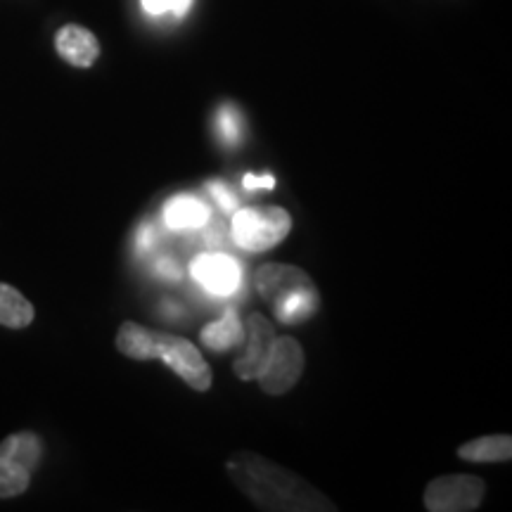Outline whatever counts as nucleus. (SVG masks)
<instances>
[{
	"label": "nucleus",
	"instance_id": "f257e3e1",
	"mask_svg": "<svg viewBox=\"0 0 512 512\" xmlns=\"http://www.w3.org/2000/svg\"><path fill=\"white\" fill-rule=\"evenodd\" d=\"M228 475L235 486L261 510L278 512H330L335 503L325 498L316 486L304 482L294 472L254 456V453H235L228 460Z\"/></svg>",
	"mask_w": 512,
	"mask_h": 512
},
{
	"label": "nucleus",
	"instance_id": "f03ea898",
	"mask_svg": "<svg viewBox=\"0 0 512 512\" xmlns=\"http://www.w3.org/2000/svg\"><path fill=\"white\" fill-rule=\"evenodd\" d=\"M117 349L136 361L159 358L197 392H207L211 387V368L202 358L200 349L188 339L169 335V332L147 330L133 320H126L117 332Z\"/></svg>",
	"mask_w": 512,
	"mask_h": 512
},
{
	"label": "nucleus",
	"instance_id": "7ed1b4c3",
	"mask_svg": "<svg viewBox=\"0 0 512 512\" xmlns=\"http://www.w3.org/2000/svg\"><path fill=\"white\" fill-rule=\"evenodd\" d=\"M233 238L245 252H268L292 230V219L280 207H247L233 211Z\"/></svg>",
	"mask_w": 512,
	"mask_h": 512
},
{
	"label": "nucleus",
	"instance_id": "20e7f679",
	"mask_svg": "<svg viewBox=\"0 0 512 512\" xmlns=\"http://www.w3.org/2000/svg\"><path fill=\"white\" fill-rule=\"evenodd\" d=\"M486 486L479 477L448 475L427 486L425 508L432 512H467L477 510L484 501Z\"/></svg>",
	"mask_w": 512,
	"mask_h": 512
},
{
	"label": "nucleus",
	"instance_id": "39448f33",
	"mask_svg": "<svg viewBox=\"0 0 512 512\" xmlns=\"http://www.w3.org/2000/svg\"><path fill=\"white\" fill-rule=\"evenodd\" d=\"M304 373V351L302 344L292 337H275L271 356H268L266 368L256 377L259 387L266 394H285L290 392L299 377Z\"/></svg>",
	"mask_w": 512,
	"mask_h": 512
},
{
	"label": "nucleus",
	"instance_id": "423d86ee",
	"mask_svg": "<svg viewBox=\"0 0 512 512\" xmlns=\"http://www.w3.org/2000/svg\"><path fill=\"white\" fill-rule=\"evenodd\" d=\"M195 283L211 294L228 297L242 285V266L228 254H202L190 264Z\"/></svg>",
	"mask_w": 512,
	"mask_h": 512
},
{
	"label": "nucleus",
	"instance_id": "0eeeda50",
	"mask_svg": "<svg viewBox=\"0 0 512 512\" xmlns=\"http://www.w3.org/2000/svg\"><path fill=\"white\" fill-rule=\"evenodd\" d=\"M256 290L268 304L275 306L292 294L316 290V285L302 268L290 264H266L256 271Z\"/></svg>",
	"mask_w": 512,
	"mask_h": 512
},
{
	"label": "nucleus",
	"instance_id": "6e6552de",
	"mask_svg": "<svg viewBox=\"0 0 512 512\" xmlns=\"http://www.w3.org/2000/svg\"><path fill=\"white\" fill-rule=\"evenodd\" d=\"M247 351L242 354L238 361H235V375L240 380H256L261 375V370L266 368L268 356H271L273 342H275V332L273 325L261 316V313H252L247 318Z\"/></svg>",
	"mask_w": 512,
	"mask_h": 512
},
{
	"label": "nucleus",
	"instance_id": "1a4fd4ad",
	"mask_svg": "<svg viewBox=\"0 0 512 512\" xmlns=\"http://www.w3.org/2000/svg\"><path fill=\"white\" fill-rule=\"evenodd\" d=\"M55 50L64 62L72 67L88 69L93 67L100 57V43L91 29L79 27V24H67L57 31Z\"/></svg>",
	"mask_w": 512,
	"mask_h": 512
},
{
	"label": "nucleus",
	"instance_id": "9d476101",
	"mask_svg": "<svg viewBox=\"0 0 512 512\" xmlns=\"http://www.w3.org/2000/svg\"><path fill=\"white\" fill-rule=\"evenodd\" d=\"M164 223L171 230H197L204 228L211 219V211L207 204L192 195H178L171 197L164 204Z\"/></svg>",
	"mask_w": 512,
	"mask_h": 512
},
{
	"label": "nucleus",
	"instance_id": "9b49d317",
	"mask_svg": "<svg viewBox=\"0 0 512 512\" xmlns=\"http://www.w3.org/2000/svg\"><path fill=\"white\" fill-rule=\"evenodd\" d=\"M0 458L34 475L43 460V441L34 432H17L0 441Z\"/></svg>",
	"mask_w": 512,
	"mask_h": 512
},
{
	"label": "nucleus",
	"instance_id": "f8f14e48",
	"mask_svg": "<svg viewBox=\"0 0 512 512\" xmlns=\"http://www.w3.org/2000/svg\"><path fill=\"white\" fill-rule=\"evenodd\" d=\"M202 344L211 351H228L240 347L245 342L247 332L242 328V320L235 311H226L223 318L209 323L207 328L202 330Z\"/></svg>",
	"mask_w": 512,
	"mask_h": 512
},
{
	"label": "nucleus",
	"instance_id": "ddd939ff",
	"mask_svg": "<svg viewBox=\"0 0 512 512\" xmlns=\"http://www.w3.org/2000/svg\"><path fill=\"white\" fill-rule=\"evenodd\" d=\"M34 304L8 283H0V325L10 330H24L34 323Z\"/></svg>",
	"mask_w": 512,
	"mask_h": 512
},
{
	"label": "nucleus",
	"instance_id": "4468645a",
	"mask_svg": "<svg viewBox=\"0 0 512 512\" xmlns=\"http://www.w3.org/2000/svg\"><path fill=\"white\" fill-rule=\"evenodd\" d=\"M458 456L470 463H505L512 458V439L508 434H494V437L467 441L458 448Z\"/></svg>",
	"mask_w": 512,
	"mask_h": 512
},
{
	"label": "nucleus",
	"instance_id": "2eb2a0df",
	"mask_svg": "<svg viewBox=\"0 0 512 512\" xmlns=\"http://www.w3.org/2000/svg\"><path fill=\"white\" fill-rule=\"evenodd\" d=\"M31 475L24 472L22 467L8 463L0 458V498H15L22 496L29 489Z\"/></svg>",
	"mask_w": 512,
	"mask_h": 512
},
{
	"label": "nucleus",
	"instance_id": "dca6fc26",
	"mask_svg": "<svg viewBox=\"0 0 512 512\" xmlns=\"http://www.w3.org/2000/svg\"><path fill=\"white\" fill-rule=\"evenodd\" d=\"M195 0H140L143 10L152 17H162V15H174V17H185L188 10L192 8Z\"/></svg>",
	"mask_w": 512,
	"mask_h": 512
},
{
	"label": "nucleus",
	"instance_id": "f3484780",
	"mask_svg": "<svg viewBox=\"0 0 512 512\" xmlns=\"http://www.w3.org/2000/svg\"><path fill=\"white\" fill-rule=\"evenodd\" d=\"M216 121H219V133L221 138L226 140L228 145H235L240 140V131H242V121H240V112L235 110L233 105H223L219 110V117H216Z\"/></svg>",
	"mask_w": 512,
	"mask_h": 512
},
{
	"label": "nucleus",
	"instance_id": "a211bd4d",
	"mask_svg": "<svg viewBox=\"0 0 512 512\" xmlns=\"http://www.w3.org/2000/svg\"><path fill=\"white\" fill-rule=\"evenodd\" d=\"M209 192L214 195V200L219 202V207L223 211H228V214H233V211L238 209V200H235V195L228 190L226 183H219V181L209 183Z\"/></svg>",
	"mask_w": 512,
	"mask_h": 512
},
{
	"label": "nucleus",
	"instance_id": "6ab92c4d",
	"mask_svg": "<svg viewBox=\"0 0 512 512\" xmlns=\"http://www.w3.org/2000/svg\"><path fill=\"white\" fill-rule=\"evenodd\" d=\"M242 185H245L247 190H259V188L273 190L275 188V178L273 176H252V174H247L245 181H242Z\"/></svg>",
	"mask_w": 512,
	"mask_h": 512
},
{
	"label": "nucleus",
	"instance_id": "aec40b11",
	"mask_svg": "<svg viewBox=\"0 0 512 512\" xmlns=\"http://www.w3.org/2000/svg\"><path fill=\"white\" fill-rule=\"evenodd\" d=\"M157 271L162 273L164 278H171V280H178V278H181V268H178L171 259H162V261H159Z\"/></svg>",
	"mask_w": 512,
	"mask_h": 512
},
{
	"label": "nucleus",
	"instance_id": "412c9836",
	"mask_svg": "<svg viewBox=\"0 0 512 512\" xmlns=\"http://www.w3.org/2000/svg\"><path fill=\"white\" fill-rule=\"evenodd\" d=\"M150 242H152V228L145 226V230H140V247L147 249L150 247Z\"/></svg>",
	"mask_w": 512,
	"mask_h": 512
}]
</instances>
